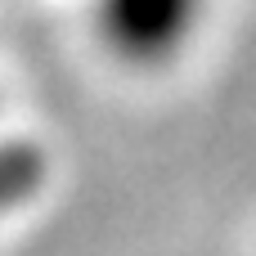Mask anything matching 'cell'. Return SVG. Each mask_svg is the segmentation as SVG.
<instances>
[{
	"label": "cell",
	"instance_id": "2",
	"mask_svg": "<svg viewBox=\"0 0 256 256\" xmlns=\"http://www.w3.org/2000/svg\"><path fill=\"white\" fill-rule=\"evenodd\" d=\"M40 180V166L27 148L4 144L0 140V212H9L14 202H22V194Z\"/></svg>",
	"mask_w": 256,
	"mask_h": 256
},
{
	"label": "cell",
	"instance_id": "1",
	"mask_svg": "<svg viewBox=\"0 0 256 256\" xmlns=\"http://www.w3.org/2000/svg\"><path fill=\"white\" fill-rule=\"evenodd\" d=\"M212 0H90V27L122 68H171L202 32Z\"/></svg>",
	"mask_w": 256,
	"mask_h": 256
}]
</instances>
